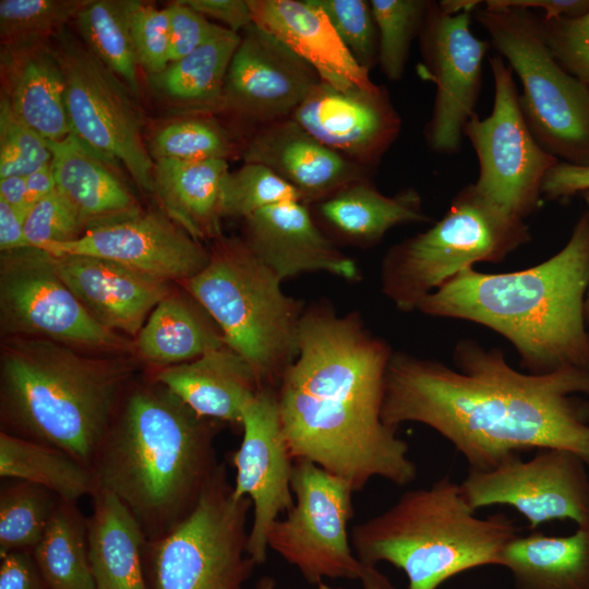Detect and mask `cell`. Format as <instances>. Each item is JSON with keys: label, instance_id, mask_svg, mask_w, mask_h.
Listing matches in <instances>:
<instances>
[{"label": "cell", "instance_id": "obj_1", "mask_svg": "<svg viewBox=\"0 0 589 589\" xmlns=\"http://www.w3.org/2000/svg\"><path fill=\"white\" fill-rule=\"evenodd\" d=\"M455 369L431 359L393 352L382 420L392 428L424 424L446 438L469 470L484 471L528 449L557 448L589 467V371L519 372L500 348L461 338Z\"/></svg>", "mask_w": 589, "mask_h": 589}, {"label": "cell", "instance_id": "obj_2", "mask_svg": "<svg viewBox=\"0 0 589 589\" xmlns=\"http://www.w3.org/2000/svg\"><path fill=\"white\" fill-rule=\"evenodd\" d=\"M392 347L357 312L328 302L304 309L298 354L277 388L285 440L294 461H311L354 492L374 478L407 485L417 477L408 443L382 420Z\"/></svg>", "mask_w": 589, "mask_h": 589}, {"label": "cell", "instance_id": "obj_3", "mask_svg": "<svg viewBox=\"0 0 589 589\" xmlns=\"http://www.w3.org/2000/svg\"><path fill=\"white\" fill-rule=\"evenodd\" d=\"M589 213L575 223L567 243L527 269L460 272L425 297L423 314L483 325L506 338L527 373L589 371Z\"/></svg>", "mask_w": 589, "mask_h": 589}, {"label": "cell", "instance_id": "obj_4", "mask_svg": "<svg viewBox=\"0 0 589 589\" xmlns=\"http://www.w3.org/2000/svg\"><path fill=\"white\" fill-rule=\"evenodd\" d=\"M223 424L155 381L130 383L92 465L97 486L124 504L148 541L158 539L191 514L217 471Z\"/></svg>", "mask_w": 589, "mask_h": 589}, {"label": "cell", "instance_id": "obj_5", "mask_svg": "<svg viewBox=\"0 0 589 589\" xmlns=\"http://www.w3.org/2000/svg\"><path fill=\"white\" fill-rule=\"evenodd\" d=\"M48 339L10 337L0 356L2 430L59 448L92 470L133 366Z\"/></svg>", "mask_w": 589, "mask_h": 589}, {"label": "cell", "instance_id": "obj_6", "mask_svg": "<svg viewBox=\"0 0 589 589\" xmlns=\"http://www.w3.org/2000/svg\"><path fill=\"white\" fill-rule=\"evenodd\" d=\"M518 534L504 514L478 517L460 484L445 476L357 524L350 541L363 565L388 563L405 573L408 589H437L462 572L501 566L504 548Z\"/></svg>", "mask_w": 589, "mask_h": 589}, {"label": "cell", "instance_id": "obj_7", "mask_svg": "<svg viewBox=\"0 0 589 589\" xmlns=\"http://www.w3.org/2000/svg\"><path fill=\"white\" fill-rule=\"evenodd\" d=\"M181 285L248 362L260 389H277L298 354L303 302L283 291L243 239L223 235L205 267Z\"/></svg>", "mask_w": 589, "mask_h": 589}, {"label": "cell", "instance_id": "obj_8", "mask_svg": "<svg viewBox=\"0 0 589 589\" xmlns=\"http://www.w3.org/2000/svg\"><path fill=\"white\" fill-rule=\"evenodd\" d=\"M530 241L525 219L467 184L432 227L387 251L381 264L382 292L400 312L416 311L425 297L474 263L502 262Z\"/></svg>", "mask_w": 589, "mask_h": 589}, {"label": "cell", "instance_id": "obj_9", "mask_svg": "<svg viewBox=\"0 0 589 589\" xmlns=\"http://www.w3.org/2000/svg\"><path fill=\"white\" fill-rule=\"evenodd\" d=\"M473 13L519 79L520 108L540 146L560 161L589 167V87L556 61L541 16L512 7Z\"/></svg>", "mask_w": 589, "mask_h": 589}, {"label": "cell", "instance_id": "obj_10", "mask_svg": "<svg viewBox=\"0 0 589 589\" xmlns=\"http://www.w3.org/2000/svg\"><path fill=\"white\" fill-rule=\"evenodd\" d=\"M251 508L249 497L235 495L220 462L191 514L147 541L148 589H242L257 566L248 552Z\"/></svg>", "mask_w": 589, "mask_h": 589}, {"label": "cell", "instance_id": "obj_11", "mask_svg": "<svg viewBox=\"0 0 589 589\" xmlns=\"http://www.w3.org/2000/svg\"><path fill=\"white\" fill-rule=\"evenodd\" d=\"M50 48L64 80L71 133L121 164L141 190L154 193V160L135 94L69 29L57 34Z\"/></svg>", "mask_w": 589, "mask_h": 589}, {"label": "cell", "instance_id": "obj_12", "mask_svg": "<svg viewBox=\"0 0 589 589\" xmlns=\"http://www.w3.org/2000/svg\"><path fill=\"white\" fill-rule=\"evenodd\" d=\"M292 507L267 534L268 549L296 567L309 585L329 579L359 580L363 564L348 533L354 512L350 483L317 465H293Z\"/></svg>", "mask_w": 589, "mask_h": 589}, {"label": "cell", "instance_id": "obj_13", "mask_svg": "<svg viewBox=\"0 0 589 589\" xmlns=\"http://www.w3.org/2000/svg\"><path fill=\"white\" fill-rule=\"evenodd\" d=\"M494 99L491 113H474L464 129L478 158L477 190L525 219L539 209L543 180L560 160L532 135L519 104L514 73L498 53L489 59Z\"/></svg>", "mask_w": 589, "mask_h": 589}, {"label": "cell", "instance_id": "obj_14", "mask_svg": "<svg viewBox=\"0 0 589 589\" xmlns=\"http://www.w3.org/2000/svg\"><path fill=\"white\" fill-rule=\"evenodd\" d=\"M0 326L74 348L127 353L134 344L100 325L59 276L53 256L37 248L0 255Z\"/></svg>", "mask_w": 589, "mask_h": 589}, {"label": "cell", "instance_id": "obj_15", "mask_svg": "<svg viewBox=\"0 0 589 589\" xmlns=\"http://www.w3.org/2000/svg\"><path fill=\"white\" fill-rule=\"evenodd\" d=\"M589 467L575 453L546 448L529 459L510 455L484 471L469 470L461 492L474 510L515 508L534 530L552 520L589 525Z\"/></svg>", "mask_w": 589, "mask_h": 589}, {"label": "cell", "instance_id": "obj_16", "mask_svg": "<svg viewBox=\"0 0 589 589\" xmlns=\"http://www.w3.org/2000/svg\"><path fill=\"white\" fill-rule=\"evenodd\" d=\"M472 13L449 14L430 1L420 33L428 76L435 84L424 136L441 154L460 151L465 125L476 113L481 93L482 64L491 44L471 32Z\"/></svg>", "mask_w": 589, "mask_h": 589}, {"label": "cell", "instance_id": "obj_17", "mask_svg": "<svg viewBox=\"0 0 589 589\" xmlns=\"http://www.w3.org/2000/svg\"><path fill=\"white\" fill-rule=\"evenodd\" d=\"M242 441L233 452V493L249 497L253 521L248 552L256 565L267 558V534L272 525L293 505L291 479L294 460L284 436L277 389L262 388L242 411Z\"/></svg>", "mask_w": 589, "mask_h": 589}, {"label": "cell", "instance_id": "obj_18", "mask_svg": "<svg viewBox=\"0 0 589 589\" xmlns=\"http://www.w3.org/2000/svg\"><path fill=\"white\" fill-rule=\"evenodd\" d=\"M320 82L305 61L252 23L231 58L218 112L259 129L290 118Z\"/></svg>", "mask_w": 589, "mask_h": 589}, {"label": "cell", "instance_id": "obj_19", "mask_svg": "<svg viewBox=\"0 0 589 589\" xmlns=\"http://www.w3.org/2000/svg\"><path fill=\"white\" fill-rule=\"evenodd\" d=\"M52 255H87L119 263L166 283L179 284L201 272L209 250L163 209L87 229L79 239L41 249Z\"/></svg>", "mask_w": 589, "mask_h": 589}, {"label": "cell", "instance_id": "obj_20", "mask_svg": "<svg viewBox=\"0 0 589 589\" xmlns=\"http://www.w3.org/2000/svg\"><path fill=\"white\" fill-rule=\"evenodd\" d=\"M290 119L324 145L364 168L381 161L401 129L387 91L377 85L336 88L321 81Z\"/></svg>", "mask_w": 589, "mask_h": 589}, {"label": "cell", "instance_id": "obj_21", "mask_svg": "<svg viewBox=\"0 0 589 589\" xmlns=\"http://www.w3.org/2000/svg\"><path fill=\"white\" fill-rule=\"evenodd\" d=\"M243 220V241L281 281L310 272L361 279L356 262L322 231L305 203L268 206Z\"/></svg>", "mask_w": 589, "mask_h": 589}, {"label": "cell", "instance_id": "obj_22", "mask_svg": "<svg viewBox=\"0 0 589 589\" xmlns=\"http://www.w3.org/2000/svg\"><path fill=\"white\" fill-rule=\"evenodd\" d=\"M52 256L59 276L88 313L121 335L136 337L155 306L170 293L169 283L113 261L87 255Z\"/></svg>", "mask_w": 589, "mask_h": 589}, {"label": "cell", "instance_id": "obj_23", "mask_svg": "<svg viewBox=\"0 0 589 589\" xmlns=\"http://www.w3.org/2000/svg\"><path fill=\"white\" fill-rule=\"evenodd\" d=\"M241 156L244 163L273 170L300 192L305 204L366 179V168L324 145L290 118L256 129Z\"/></svg>", "mask_w": 589, "mask_h": 589}, {"label": "cell", "instance_id": "obj_24", "mask_svg": "<svg viewBox=\"0 0 589 589\" xmlns=\"http://www.w3.org/2000/svg\"><path fill=\"white\" fill-rule=\"evenodd\" d=\"M253 24L305 61L320 80L336 88L375 84L344 45L315 0H248Z\"/></svg>", "mask_w": 589, "mask_h": 589}, {"label": "cell", "instance_id": "obj_25", "mask_svg": "<svg viewBox=\"0 0 589 589\" xmlns=\"http://www.w3.org/2000/svg\"><path fill=\"white\" fill-rule=\"evenodd\" d=\"M154 381L200 417L239 426L243 408L260 390L248 362L227 345L158 369Z\"/></svg>", "mask_w": 589, "mask_h": 589}, {"label": "cell", "instance_id": "obj_26", "mask_svg": "<svg viewBox=\"0 0 589 589\" xmlns=\"http://www.w3.org/2000/svg\"><path fill=\"white\" fill-rule=\"evenodd\" d=\"M56 189L77 213L85 231L142 211L113 163L70 133L48 141Z\"/></svg>", "mask_w": 589, "mask_h": 589}, {"label": "cell", "instance_id": "obj_27", "mask_svg": "<svg viewBox=\"0 0 589 589\" xmlns=\"http://www.w3.org/2000/svg\"><path fill=\"white\" fill-rule=\"evenodd\" d=\"M227 159L154 160V194L161 209L199 241L221 233Z\"/></svg>", "mask_w": 589, "mask_h": 589}, {"label": "cell", "instance_id": "obj_28", "mask_svg": "<svg viewBox=\"0 0 589 589\" xmlns=\"http://www.w3.org/2000/svg\"><path fill=\"white\" fill-rule=\"evenodd\" d=\"M87 518V543L96 589H148L144 552L147 538L132 513L97 486Z\"/></svg>", "mask_w": 589, "mask_h": 589}, {"label": "cell", "instance_id": "obj_29", "mask_svg": "<svg viewBox=\"0 0 589 589\" xmlns=\"http://www.w3.org/2000/svg\"><path fill=\"white\" fill-rule=\"evenodd\" d=\"M325 226L345 242L361 247L381 241L396 226L430 221L413 188L381 193L368 179L353 182L316 205Z\"/></svg>", "mask_w": 589, "mask_h": 589}, {"label": "cell", "instance_id": "obj_30", "mask_svg": "<svg viewBox=\"0 0 589 589\" xmlns=\"http://www.w3.org/2000/svg\"><path fill=\"white\" fill-rule=\"evenodd\" d=\"M501 566L516 589H589V525L564 537L518 534L504 548Z\"/></svg>", "mask_w": 589, "mask_h": 589}, {"label": "cell", "instance_id": "obj_31", "mask_svg": "<svg viewBox=\"0 0 589 589\" xmlns=\"http://www.w3.org/2000/svg\"><path fill=\"white\" fill-rule=\"evenodd\" d=\"M4 94L15 115L47 141L71 133L64 80L50 44L35 51L1 57Z\"/></svg>", "mask_w": 589, "mask_h": 589}, {"label": "cell", "instance_id": "obj_32", "mask_svg": "<svg viewBox=\"0 0 589 589\" xmlns=\"http://www.w3.org/2000/svg\"><path fill=\"white\" fill-rule=\"evenodd\" d=\"M223 345L221 332L190 294L169 293L147 317L134 349L143 361L163 369L194 360Z\"/></svg>", "mask_w": 589, "mask_h": 589}, {"label": "cell", "instance_id": "obj_33", "mask_svg": "<svg viewBox=\"0 0 589 589\" xmlns=\"http://www.w3.org/2000/svg\"><path fill=\"white\" fill-rule=\"evenodd\" d=\"M241 35L230 32L149 75L153 87L192 115L219 111L227 71Z\"/></svg>", "mask_w": 589, "mask_h": 589}, {"label": "cell", "instance_id": "obj_34", "mask_svg": "<svg viewBox=\"0 0 589 589\" xmlns=\"http://www.w3.org/2000/svg\"><path fill=\"white\" fill-rule=\"evenodd\" d=\"M0 476L41 485L75 503L97 489L93 471L68 453L4 431L0 432Z\"/></svg>", "mask_w": 589, "mask_h": 589}, {"label": "cell", "instance_id": "obj_35", "mask_svg": "<svg viewBox=\"0 0 589 589\" xmlns=\"http://www.w3.org/2000/svg\"><path fill=\"white\" fill-rule=\"evenodd\" d=\"M48 589H96L87 543V518L75 502L60 500L32 552Z\"/></svg>", "mask_w": 589, "mask_h": 589}, {"label": "cell", "instance_id": "obj_36", "mask_svg": "<svg viewBox=\"0 0 589 589\" xmlns=\"http://www.w3.org/2000/svg\"><path fill=\"white\" fill-rule=\"evenodd\" d=\"M74 22L84 45L136 95L140 63L130 29L129 0H89Z\"/></svg>", "mask_w": 589, "mask_h": 589}, {"label": "cell", "instance_id": "obj_37", "mask_svg": "<svg viewBox=\"0 0 589 589\" xmlns=\"http://www.w3.org/2000/svg\"><path fill=\"white\" fill-rule=\"evenodd\" d=\"M89 0H1V57L25 55L49 45Z\"/></svg>", "mask_w": 589, "mask_h": 589}, {"label": "cell", "instance_id": "obj_38", "mask_svg": "<svg viewBox=\"0 0 589 589\" xmlns=\"http://www.w3.org/2000/svg\"><path fill=\"white\" fill-rule=\"evenodd\" d=\"M52 491L14 480L0 490V554L33 552L41 541L60 503Z\"/></svg>", "mask_w": 589, "mask_h": 589}, {"label": "cell", "instance_id": "obj_39", "mask_svg": "<svg viewBox=\"0 0 589 589\" xmlns=\"http://www.w3.org/2000/svg\"><path fill=\"white\" fill-rule=\"evenodd\" d=\"M238 148L229 130L208 113L191 115L163 125L148 144L153 160L227 159Z\"/></svg>", "mask_w": 589, "mask_h": 589}, {"label": "cell", "instance_id": "obj_40", "mask_svg": "<svg viewBox=\"0 0 589 589\" xmlns=\"http://www.w3.org/2000/svg\"><path fill=\"white\" fill-rule=\"evenodd\" d=\"M378 37L377 63L392 81L402 77L412 40L421 33L430 1L371 0Z\"/></svg>", "mask_w": 589, "mask_h": 589}, {"label": "cell", "instance_id": "obj_41", "mask_svg": "<svg viewBox=\"0 0 589 589\" xmlns=\"http://www.w3.org/2000/svg\"><path fill=\"white\" fill-rule=\"evenodd\" d=\"M286 202H303V199L296 188L264 165L244 163L226 176L224 218L245 219L262 208Z\"/></svg>", "mask_w": 589, "mask_h": 589}, {"label": "cell", "instance_id": "obj_42", "mask_svg": "<svg viewBox=\"0 0 589 589\" xmlns=\"http://www.w3.org/2000/svg\"><path fill=\"white\" fill-rule=\"evenodd\" d=\"M51 159L48 141L20 119L1 94L0 178L26 177Z\"/></svg>", "mask_w": 589, "mask_h": 589}, {"label": "cell", "instance_id": "obj_43", "mask_svg": "<svg viewBox=\"0 0 589 589\" xmlns=\"http://www.w3.org/2000/svg\"><path fill=\"white\" fill-rule=\"evenodd\" d=\"M356 61L370 71L377 63L378 37L370 2L315 0Z\"/></svg>", "mask_w": 589, "mask_h": 589}, {"label": "cell", "instance_id": "obj_44", "mask_svg": "<svg viewBox=\"0 0 589 589\" xmlns=\"http://www.w3.org/2000/svg\"><path fill=\"white\" fill-rule=\"evenodd\" d=\"M129 22L139 63L148 75L164 71L170 63L169 10L129 0Z\"/></svg>", "mask_w": 589, "mask_h": 589}, {"label": "cell", "instance_id": "obj_45", "mask_svg": "<svg viewBox=\"0 0 589 589\" xmlns=\"http://www.w3.org/2000/svg\"><path fill=\"white\" fill-rule=\"evenodd\" d=\"M84 232L77 213L57 189L35 203L24 218V235L31 248L71 242Z\"/></svg>", "mask_w": 589, "mask_h": 589}, {"label": "cell", "instance_id": "obj_46", "mask_svg": "<svg viewBox=\"0 0 589 589\" xmlns=\"http://www.w3.org/2000/svg\"><path fill=\"white\" fill-rule=\"evenodd\" d=\"M541 22L556 61L589 87V12L577 19L541 17Z\"/></svg>", "mask_w": 589, "mask_h": 589}, {"label": "cell", "instance_id": "obj_47", "mask_svg": "<svg viewBox=\"0 0 589 589\" xmlns=\"http://www.w3.org/2000/svg\"><path fill=\"white\" fill-rule=\"evenodd\" d=\"M167 8L170 15V62L231 32L211 22L183 0L173 1Z\"/></svg>", "mask_w": 589, "mask_h": 589}, {"label": "cell", "instance_id": "obj_48", "mask_svg": "<svg viewBox=\"0 0 589 589\" xmlns=\"http://www.w3.org/2000/svg\"><path fill=\"white\" fill-rule=\"evenodd\" d=\"M0 589H48L32 552L0 554Z\"/></svg>", "mask_w": 589, "mask_h": 589}, {"label": "cell", "instance_id": "obj_49", "mask_svg": "<svg viewBox=\"0 0 589 589\" xmlns=\"http://www.w3.org/2000/svg\"><path fill=\"white\" fill-rule=\"evenodd\" d=\"M589 191V167L558 161L546 173L542 197L550 201H566L576 194Z\"/></svg>", "mask_w": 589, "mask_h": 589}, {"label": "cell", "instance_id": "obj_50", "mask_svg": "<svg viewBox=\"0 0 589 589\" xmlns=\"http://www.w3.org/2000/svg\"><path fill=\"white\" fill-rule=\"evenodd\" d=\"M205 17L213 19L231 32L249 27L253 21L248 0H183Z\"/></svg>", "mask_w": 589, "mask_h": 589}, {"label": "cell", "instance_id": "obj_51", "mask_svg": "<svg viewBox=\"0 0 589 589\" xmlns=\"http://www.w3.org/2000/svg\"><path fill=\"white\" fill-rule=\"evenodd\" d=\"M486 7H512L524 10H543L544 21L577 19L589 12V0H488Z\"/></svg>", "mask_w": 589, "mask_h": 589}, {"label": "cell", "instance_id": "obj_52", "mask_svg": "<svg viewBox=\"0 0 589 589\" xmlns=\"http://www.w3.org/2000/svg\"><path fill=\"white\" fill-rule=\"evenodd\" d=\"M24 218L19 211L0 200V252L31 248L24 235Z\"/></svg>", "mask_w": 589, "mask_h": 589}, {"label": "cell", "instance_id": "obj_53", "mask_svg": "<svg viewBox=\"0 0 589 589\" xmlns=\"http://www.w3.org/2000/svg\"><path fill=\"white\" fill-rule=\"evenodd\" d=\"M52 160V159H51ZM26 205L28 209L43 197L56 190L52 161L44 165L25 177Z\"/></svg>", "mask_w": 589, "mask_h": 589}, {"label": "cell", "instance_id": "obj_54", "mask_svg": "<svg viewBox=\"0 0 589 589\" xmlns=\"http://www.w3.org/2000/svg\"><path fill=\"white\" fill-rule=\"evenodd\" d=\"M0 200L26 215V182L23 176L0 178Z\"/></svg>", "mask_w": 589, "mask_h": 589}, {"label": "cell", "instance_id": "obj_55", "mask_svg": "<svg viewBox=\"0 0 589 589\" xmlns=\"http://www.w3.org/2000/svg\"><path fill=\"white\" fill-rule=\"evenodd\" d=\"M359 580L361 581L362 589H396L392 581L376 566L363 565Z\"/></svg>", "mask_w": 589, "mask_h": 589}, {"label": "cell", "instance_id": "obj_56", "mask_svg": "<svg viewBox=\"0 0 589 589\" xmlns=\"http://www.w3.org/2000/svg\"><path fill=\"white\" fill-rule=\"evenodd\" d=\"M481 1L478 0H442L438 1L440 8L449 14H458L466 11L474 12Z\"/></svg>", "mask_w": 589, "mask_h": 589}, {"label": "cell", "instance_id": "obj_57", "mask_svg": "<svg viewBox=\"0 0 589 589\" xmlns=\"http://www.w3.org/2000/svg\"><path fill=\"white\" fill-rule=\"evenodd\" d=\"M255 589H276V581L272 576L265 575L262 576L256 585ZM316 589H340L328 586L325 581L316 586Z\"/></svg>", "mask_w": 589, "mask_h": 589}, {"label": "cell", "instance_id": "obj_58", "mask_svg": "<svg viewBox=\"0 0 589 589\" xmlns=\"http://www.w3.org/2000/svg\"><path fill=\"white\" fill-rule=\"evenodd\" d=\"M582 197L586 202V205H587V212L589 213V191L587 192H584L582 194ZM585 317H586V322L587 324H589V289L587 291V296H586V300H585Z\"/></svg>", "mask_w": 589, "mask_h": 589}]
</instances>
